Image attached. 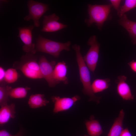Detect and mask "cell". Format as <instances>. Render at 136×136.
Wrapping results in <instances>:
<instances>
[{
    "label": "cell",
    "mask_w": 136,
    "mask_h": 136,
    "mask_svg": "<svg viewBox=\"0 0 136 136\" xmlns=\"http://www.w3.org/2000/svg\"><path fill=\"white\" fill-rule=\"evenodd\" d=\"M72 47L76 52L80 79L83 86V92L85 94L89 97V100L95 101L98 103L100 97L96 96L92 90L89 69L81 54L80 46L78 45L75 44L72 46Z\"/></svg>",
    "instance_id": "6da1fadb"
},
{
    "label": "cell",
    "mask_w": 136,
    "mask_h": 136,
    "mask_svg": "<svg viewBox=\"0 0 136 136\" xmlns=\"http://www.w3.org/2000/svg\"><path fill=\"white\" fill-rule=\"evenodd\" d=\"M87 6L89 17L85 20V23L88 27L95 23L101 30L105 22L109 19L112 5L89 4Z\"/></svg>",
    "instance_id": "7a4b0ae2"
},
{
    "label": "cell",
    "mask_w": 136,
    "mask_h": 136,
    "mask_svg": "<svg viewBox=\"0 0 136 136\" xmlns=\"http://www.w3.org/2000/svg\"><path fill=\"white\" fill-rule=\"evenodd\" d=\"M36 42L35 48L36 52L46 53L55 58L58 57L62 51H70L71 44L70 41L64 43L53 41L45 38L41 35L36 39Z\"/></svg>",
    "instance_id": "3957f363"
},
{
    "label": "cell",
    "mask_w": 136,
    "mask_h": 136,
    "mask_svg": "<svg viewBox=\"0 0 136 136\" xmlns=\"http://www.w3.org/2000/svg\"><path fill=\"white\" fill-rule=\"evenodd\" d=\"M34 55L27 53L22 56L21 61L16 67L28 78L32 79L43 78L39 64L36 61V57Z\"/></svg>",
    "instance_id": "277c9868"
},
{
    "label": "cell",
    "mask_w": 136,
    "mask_h": 136,
    "mask_svg": "<svg viewBox=\"0 0 136 136\" xmlns=\"http://www.w3.org/2000/svg\"><path fill=\"white\" fill-rule=\"evenodd\" d=\"M27 6L29 10L28 14L25 16L24 19L25 21L32 20L34 27H38L40 25L39 20L49 9L48 4L32 0L27 1Z\"/></svg>",
    "instance_id": "5b68a950"
},
{
    "label": "cell",
    "mask_w": 136,
    "mask_h": 136,
    "mask_svg": "<svg viewBox=\"0 0 136 136\" xmlns=\"http://www.w3.org/2000/svg\"><path fill=\"white\" fill-rule=\"evenodd\" d=\"M87 43L90 47L83 58L89 70L94 73L98 60L100 44L95 35L91 36L88 39Z\"/></svg>",
    "instance_id": "8992f818"
},
{
    "label": "cell",
    "mask_w": 136,
    "mask_h": 136,
    "mask_svg": "<svg viewBox=\"0 0 136 136\" xmlns=\"http://www.w3.org/2000/svg\"><path fill=\"white\" fill-rule=\"evenodd\" d=\"M38 63L43 78L46 80L50 87H54L59 83L54 80L53 77V71L56 64L55 61L49 62L44 55H43L40 56Z\"/></svg>",
    "instance_id": "52a82bcc"
},
{
    "label": "cell",
    "mask_w": 136,
    "mask_h": 136,
    "mask_svg": "<svg viewBox=\"0 0 136 136\" xmlns=\"http://www.w3.org/2000/svg\"><path fill=\"white\" fill-rule=\"evenodd\" d=\"M34 27L33 25H31L28 26L19 27L18 36L24 44L22 48L24 52L33 54L36 52L35 44L32 43V32Z\"/></svg>",
    "instance_id": "ba28073f"
},
{
    "label": "cell",
    "mask_w": 136,
    "mask_h": 136,
    "mask_svg": "<svg viewBox=\"0 0 136 136\" xmlns=\"http://www.w3.org/2000/svg\"><path fill=\"white\" fill-rule=\"evenodd\" d=\"M59 19V17L54 13L44 16L43 22V27L41 31L54 32L67 27V25L58 21Z\"/></svg>",
    "instance_id": "9c48e42d"
},
{
    "label": "cell",
    "mask_w": 136,
    "mask_h": 136,
    "mask_svg": "<svg viewBox=\"0 0 136 136\" xmlns=\"http://www.w3.org/2000/svg\"><path fill=\"white\" fill-rule=\"evenodd\" d=\"M51 99L54 104L53 112L56 113L69 110L80 99V97L78 95L71 98L60 97L58 96H54Z\"/></svg>",
    "instance_id": "30bf717a"
},
{
    "label": "cell",
    "mask_w": 136,
    "mask_h": 136,
    "mask_svg": "<svg viewBox=\"0 0 136 136\" xmlns=\"http://www.w3.org/2000/svg\"><path fill=\"white\" fill-rule=\"evenodd\" d=\"M127 77L124 75L119 76L116 82L117 91L118 95L123 100H131L134 99L129 86L126 82Z\"/></svg>",
    "instance_id": "8fae6325"
},
{
    "label": "cell",
    "mask_w": 136,
    "mask_h": 136,
    "mask_svg": "<svg viewBox=\"0 0 136 136\" xmlns=\"http://www.w3.org/2000/svg\"><path fill=\"white\" fill-rule=\"evenodd\" d=\"M0 109V125L3 126L15 117V106L14 103L1 106Z\"/></svg>",
    "instance_id": "7c38bea8"
},
{
    "label": "cell",
    "mask_w": 136,
    "mask_h": 136,
    "mask_svg": "<svg viewBox=\"0 0 136 136\" xmlns=\"http://www.w3.org/2000/svg\"><path fill=\"white\" fill-rule=\"evenodd\" d=\"M118 21L119 24L128 32L133 44L136 45V22L128 19L125 14L120 18Z\"/></svg>",
    "instance_id": "4fadbf2b"
},
{
    "label": "cell",
    "mask_w": 136,
    "mask_h": 136,
    "mask_svg": "<svg viewBox=\"0 0 136 136\" xmlns=\"http://www.w3.org/2000/svg\"><path fill=\"white\" fill-rule=\"evenodd\" d=\"M67 70V66L64 61L58 62L56 64L54 69V80L59 83L62 82L64 84H67L69 81L66 76Z\"/></svg>",
    "instance_id": "5bb4252c"
},
{
    "label": "cell",
    "mask_w": 136,
    "mask_h": 136,
    "mask_svg": "<svg viewBox=\"0 0 136 136\" xmlns=\"http://www.w3.org/2000/svg\"><path fill=\"white\" fill-rule=\"evenodd\" d=\"M125 113L123 109L120 111L118 117L114 121L108 136H120L123 129V121Z\"/></svg>",
    "instance_id": "9a60e30c"
},
{
    "label": "cell",
    "mask_w": 136,
    "mask_h": 136,
    "mask_svg": "<svg viewBox=\"0 0 136 136\" xmlns=\"http://www.w3.org/2000/svg\"><path fill=\"white\" fill-rule=\"evenodd\" d=\"M49 103V101L45 98L44 95L41 94L31 95L28 103L30 108L33 109L45 106Z\"/></svg>",
    "instance_id": "2e32d148"
},
{
    "label": "cell",
    "mask_w": 136,
    "mask_h": 136,
    "mask_svg": "<svg viewBox=\"0 0 136 136\" xmlns=\"http://www.w3.org/2000/svg\"><path fill=\"white\" fill-rule=\"evenodd\" d=\"M85 124L88 134L90 136H99L103 133L102 129L97 120L91 119L85 121Z\"/></svg>",
    "instance_id": "e0dca14e"
},
{
    "label": "cell",
    "mask_w": 136,
    "mask_h": 136,
    "mask_svg": "<svg viewBox=\"0 0 136 136\" xmlns=\"http://www.w3.org/2000/svg\"><path fill=\"white\" fill-rule=\"evenodd\" d=\"M110 79H97L91 84L92 90L94 93L101 92L108 89L110 85Z\"/></svg>",
    "instance_id": "ac0fdd59"
},
{
    "label": "cell",
    "mask_w": 136,
    "mask_h": 136,
    "mask_svg": "<svg viewBox=\"0 0 136 136\" xmlns=\"http://www.w3.org/2000/svg\"><path fill=\"white\" fill-rule=\"evenodd\" d=\"M30 89V88L28 87L11 88L9 92V97L13 99L24 98L26 97L28 91Z\"/></svg>",
    "instance_id": "d6986e66"
},
{
    "label": "cell",
    "mask_w": 136,
    "mask_h": 136,
    "mask_svg": "<svg viewBox=\"0 0 136 136\" xmlns=\"http://www.w3.org/2000/svg\"><path fill=\"white\" fill-rule=\"evenodd\" d=\"M18 77V74L16 70L10 68L5 71L4 80L7 83L11 84L16 82Z\"/></svg>",
    "instance_id": "ffe728a7"
},
{
    "label": "cell",
    "mask_w": 136,
    "mask_h": 136,
    "mask_svg": "<svg viewBox=\"0 0 136 136\" xmlns=\"http://www.w3.org/2000/svg\"><path fill=\"white\" fill-rule=\"evenodd\" d=\"M136 7V0H126L124 4L120 7L117 13L121 17L125 13Z\"/></svg>",
    "instance_id": "44dd1931"
},
{
    "label": "cell",
    "mask_w": 136,
    "mask_h": 136,
    "mask_svg": "<svg viewBox=\"0 0 136 136\" xmlns=\"http://www.w3.org/2000/svg\"><path fill=\"white\" fill-rule=\"evenodd\" d=\"M11 87L7 86H0V105L1 107L8 104L9 93Z\"/></svg>",
    "instance_id": "7402d4cb"
},
{
    "label": "cell",
    "mask_w": 136,
    "mask_h": 136,
    "mask_svg": "<svg viewBox=\"0 0 136 136\" xmlns=\"http://www.w3.org/2000/svg\"><path fill=\"white\" fill-rule=\"evenodd\" d=\"M110 2L111 4L115 9L117 11V12L119 11L120 8V5L121 1L120 0H110Z\"/></svg>",
    "instance_id": "603a6c76"
},
{
    "label": "cell",
    "mask_w": 136,
    "mask_h": 136,
    "mask_svg": "<svg viewBox=\"0 0 136 136\" xmlns=\"http://www.w3.org/2000/svg\"><path fill=\"white\" fill-rule=\"evenodd\" d=\"M128 64L132 71L136 73V60H133Z\"/></svg>",
    "instance_id": "cb8c5ba5"
},
{
    "label": "cell",
    "mask_w": 136,
    "mask_h": 136,
    "mask_svg": "<svg viewBox=\"0 0 136 136\" xmlns=\"http://www.w3.org/2000/svg\"><path fill=\"white\" fill-rule=\"evenodd\" d=\"M5 71L1 66L0 67V82L1 83L3 81H4V79Z\"/></svg>",
    "instance_id": "d4e9b609"
},
{
    "label": "cell",
    "mask_w": 136,
    "mask_h": 136,
    "mask_svg": "<svg viewBox=\"0 0 136 136\" xmlns=\"http://www.w3.org/2000/svg\"><path fill=\"white\" fill-rule=\"evenodd\" d=\"M120 136H132L127 128L123 129Z\"/></svg>",
    "instance_id": "484cf974"
},
{
    "label": "cell",
    "mask_w": 136,
    "mask_h": 136,
    "mask_svg": "<svg viewBox=\"0 0 136 136\" xmlns=\"http://www.w3.org/2000/svg\"><path fill=\"white\" fill-rule=\"evenodd\" d=\"M13 135L5 129H2L0 131V136H12Z\"/></svg>",
    "instance_id": "4316f807"
},
{
    "label": "cell",
    "mask_w": 136,
    "mask_h": 136,
    "mask_svg": "<svg viewBox=\"0 0 136 136\" xmlns=\"http://www.w3.org/2000/svg\"><path fill=\"white\" fill-rule=\"evenodd\" d=\"M21 133L20 132L18 133L15 135H13L12 136H21Z\"/></svg>",
    "instance_id": "83f0119b"
},
{
    "label": "cell",
    "mask_w": 136,
    "mask_h": 136,
    "mask_svg": "<svg viewBox=\"0 0 136 136\" xmlns=\"http://www.w3.org/2000/svg\"><path fill=\"white\" fill-rule=\"evenodd\" d=\"M84 136H89V135H85Z\"/></svg>",
    "instance_id": "f1b7e54d"
}]
</instances>
